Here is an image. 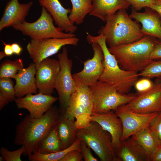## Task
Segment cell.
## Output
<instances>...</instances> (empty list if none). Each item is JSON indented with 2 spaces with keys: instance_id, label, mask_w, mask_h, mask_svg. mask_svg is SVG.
Returning <instances> with one entry per match:
<instances>
[{
  "instance_id": "obj_1",
  "label": "cell",
  "mask_w": 161,
  "mask_h": 161,
  "mask_svg": "<svg viewBox=\"0 0 161 161\" xmlns=\"http://www.w3.org/2000/svg\"><path fill=\"white\" fill-rule=\"evenodd\" d=\"M60 113L55 106H52L41 117H32L26 115L16 127L14 144L23 146V155L30 157L38 145L57 124Z\"/></svg>"
},
{
  "instance_id": "obj_2",
  "label": "cell",
  "mask_w": 161,
  "mask_h": 161,
  "mask_svg": "<svg viewBox=\"0 0 161 161\" xmlns=\"http://www.w3.org/2000/svg\"><path fill=\"white\" fill-rule=\"evenodd\" d=\"M86 40L90 44H98L104 57V69L99 80L115 87L120 93L128 94L138 80V72L126 71L120 68L114 56L106 45V38L102 34L94 36L86 33Z\"/></svg>"
},
{
  "instance_id": "obj_3",
  "label": "cell",
  "mask_w": 161,
  "mask_h": 161,
  "mask_svg": "<svg viewBox=\"0 0 161 161\" xmlns=\"http://www.w3.org/2000/svg\"><path fill=\"white\" fill-rule=\"evenodd\" d=\"M155 38L145 35L134 42L109 47V49L122 69L141 72L153 61L150 55Z\"/></svg>"
},
{
  "instance_id": "obj_4",
  "label": "cell",
  "mask_w": 161,
  "mask_h": 161,
  "mask_svg": "<svg viewBox=\"0 0 161 161\" xmlns=\"http://www.w3.org/2000/svg\"><path fill=\"white\" fill-rule=\"evenodd\" d=\"M106 22L98 33L105 37L110 47L134 42L145 36L138 22L130 17L125 9L118 10Z\"/></svg>"
},
{
  "instance_id": "obj_5",
  "label": "cell",
  "mask_w": 161,
  "mask_h": 161,
  "mask_svg": "<svg viewBox=\"0 0 161 161\" xmlns=\"http://www.w3.org/2000/svg\"><path fill=\"white\" fill-rule=\"evenodd\" d=\"M77 138L92 149L102 161H120L112 145L110 134L96 122L78 129Z\"/></svg>"
},
{
  "instance_id": "obj_6",
  "label": "cell",
  "mask_w": 161,
  "mask_h": 161,
  "mask_svg": "<svg viewBox=\"0 0 161 161\" xmlns=\"http://www.w3.org/2000/svg\"><path fill=\"white\" fill-rule=\"evenodd\" d=\"M94 104L89 87L77 85L72 94L63 114L71 119H75L78 129L89 125L93 112Z\"/></svg>"
},
{
  "instance_id": "obj_7",
  "label": "cell",
  "mask_w": 161,
  "mask_h": 161,
  "mask_svg": "<svg viewBox=\"0 0 161 161\" xmlns=\"http://www.w3.org/2000/svg\"><path fill=\"white\" fill-rule=\"evenodd\" d=\"M89 88L93 101V113L114 110L119 106L129 103L137 96L134 93H120L113 86L99 80Z\"/></svg>"
},
{
  "instance_id": "obj_8",
  "label": "cell",
  "mask_w": 161,
  "mask_h": 161,
  "mask_svg": "<svg viewBox=\"0 0 161 161\" xmlns=\"http://www.w3.org/2000/svg\"><path fill=\"white\" fill-rule=\"evenodd\" d=\"M53 21L50 14L44 7H42L41 16L36 21L30 23L25 21L12 27L30 37L31 39L64 38L76 36L74 33L64 32L60 28L55 27Z\"/></svg>"
},
{
  "instance_id": "obj_9",
  "label": "cell",
  "mask_w": 161,
  "mask_h": 161,
  "mask_svg": "<svg viewBox=\"0 0 161 161\" xmlns=\"http://www.w3.org/2000/svg\"><path fill=\"white\" fill-rule=\"evenodd\" d=\"M114 111L122 124L121 141L138 134L150 126L159 113L141 114L135 112L126 104L119 106Z\"/></svg>"
},
{
  "instance_id": "obj_10",
  "label": "cell",
  "mask_w": 161,
  "mask_h": 161,
  "mask_svg": "<svg viewBox=\"0 0 161 161\" xmlns=\"http://www.w3.org/2000/svg\"><path fill=\"white\" fill-rule=\"evenodd\" d=\"M60 69L57 78L55 89L63 110L68 106L70 97L77 85L72 75V60L69 58L68 50L65 46L61 53L58 55Z\"/></svg>"
},
{
  "instance_id": "obj_11",
  "label": "cell",
  "mask_w": 161,
  "mask_h": 161,
  "mask_svg": "<svg viewBox=\"0 0 161 161\" xmlns=\"http://www.w3.org/2000/svg\"><path fill=\"white\" fill-rule=\"evenodd\" d=\"M79 41V39L76 36L64 38L31 39L27 44L26 49L33 63L37 64L57 53L62 47L67 45L76 46Z\"/></svg>"
},
{
  "instance_id": "obj_12",
  "label": "cell",
  "mask_w": 161,
  "mask_h": 161,
  "mask_svg": "<svg viewBox=\"0 0 161 161\" xmlns=\"http://www.w3.org/2000/svg\"><path fill=\"white\" fill-rule=\"evenodd\" d=\"M93 57L83 62V68L72 75L77 85L90 86L99 80L104 69V57L101 48L97 43L91 44Z\"/></svg>"
},
{
  "instance_id": "obj_13",
  "label": "cell",
  "mask_w": 161,
  "mask_h": 161,
  "mask_svg": "<svg viewBox=\"0 0 161 161\" xmlns=\"http://www.w3.org/2000/svg\"><path fill=\"white\" fill-rule=\"evenodd\" d=\"M35 64L38 92L52 95L55 89L57 78L60 69L59 60L47 58Z\"/></svg>"
},
{
  "instance_id": "obj_14",
  "label": "cell",
  "mask_w": 161,
  "mask_h": 161,
  "mask_svg": "<svg viewBox=\"0 0 161 161\" xmlns=\"http://www.w3.org/2000/svg\"><path fill=\"white\" fill-rule=\"evenodd\" d=\"M134 112L147 114L161 112V81L156 79L148 90L138 93L132 101L126 104Z\"/></svg>"
},
{
  "instance_id": "obj_15",
  "label": "cell",
  "mask_w": 161,
  "mask_h": 161,
  "mask_svg": "<svg viewBox=\"0 0 161 161\" xmlns=\"http://www.w3.org/2000/svg\"><path fill=\"white\" fill-rule=\"evenodd\" d=\"M58 99V97L38 92L16 98L14 101L18 109L27 110L32 117L37 118L41 117L51 109Z\"/></svg>"
},
{
  "instance_id": "obj_16",
  "label": "cell",
  "mask_w": 161,
  "mask_h": 161,
  "mask_svg": "<svg viewBox=\"0 0 161 161\" xmlns=\"http://www.w3.org/2000/svg\"><path fill=\"white\" fill-rule=\"evenodd\" d=\"M91 121L96 122L111 135L113 148L118 150L121 143L123 133L121 120L113 110L102 113H93L91 116Z\"/></svg>"
},
{
  "instance_id": "obj_17",
  "label": "cell",
  "mask_w": 161,
  "mask_h": 161,
  "mask_svg": "<svg viewBox=\"0 0 161 161\" xmlns=\"http://www.w3.org/2000/svg\"><path fill=\"white\" fill-rule=\"evenodd\" d=\"M40 4L50 14L55 24L66 33H74L78 29L69 19L71 9L65 8L58 0H38Z\"/></svg>"
},
{
  "instance_id": "obj_18",
  "label": "cell",
  "mask_w": 161,
  "mask_h": 161,
  "mask_svg": "<svg viewBox=\"0 0 161 161\" xmlns=\"http://www.w3.org/2000/svg\"><path fill=\"white\" fill-rule=\"evenodd\" d=\"M144 12H140L132 8L129 15L131 18L140 23L143 33L161 40V19L158 14L149 7L145 8Z\"/></svg>"
},
{
  "instance_id": "obj_19",
  "label": "cell",
  "mask_w": 161,
  "mask_h": 161,
  "mask_svg": "<svg viewBox=\"0 0 161 161\" xmlns=\"http://www.w3.org/2000/svg\"><path fill=\"white\" fill-rule=\"evenodd\" d=\"M33 2L21 4L18 0H10L7 3L0 21V31L24 21Z\"/></svg>"
},
{
  "instance_id": "obj_20",
  "label": "cell",
  "mask_w": 161,
  "mask_h": 161,
  "mask_svg": "<svg viewBox=\"0 0 161 161\" xmlns=\"http://www.w3.org/2000/svg\"><path fill=\"white\" fill-rule=\"evenodd\" d=\"M36 72L35 64L34 63H30L27 67L18 72L14 79L16 98L22 97L29 94H37Z\"/></svg>"
},
{
  "instance_id": "obj_21",
  "label": "cell",
  "mask_w": 161,
  "mask_h": 161,
  "mask_svg": "<svg viewBox=\"0 0 161 161\" xmlns=\"http://www.w3.org/2000/svg\"><path fill=\"white\" fill-rule=\"evenodd\" d=\"M118 151L120 161H151L150 155L131 137L121 141Z\"/></svg>"
},
{
  "instance_id": "obj_22",
  "label": "cell",
  "mask_w": 161,
  "mask_h": 161,
  "mask_svg": "<svg viewBox=\"0 0 161 161\" xmlns=\"http://www.w3.org/2000/svg\"><path fill=\"white\" fill-rule=\"evenodd\" d=\"M130 4L125 0H93L90 16L106 21L110 16L121 9H128Z\"/></svg>"
},
{
  "instance_id": "obj_23",
  "label": "cell",
  "mask_w": 161,
  "mask_h": 161,
  "mask_svg": "<svg viewBox=\"0 0 161 161\" xmlns=\"http://www.w3.org/2000/svg\"><path fill=\"white\" fill-rule=\"evenodd\" d=\"M58 136L62 149L66 148L72 145L77 138L78 129L75 119L60 114L56 125Z\"/></svg>"
},
{
  "instance_id": "obj_24",
  "label": "cell",
  "mask_w": 161,
  "mask_h": 161,
  "mask_svg": "<svg viewBox=\"0 0 161 161\" xmlns=\"http://www.w3.org/2000/svg\"><path fill=\"white\" fill-rule=\"evenodd\" d=\"M131 137L144 148L151 157L161 146L157 135L150 126Z\"/></svg>"
},
{
  "instance_id": "obj_25",
  "label": "cell",
  "mask_w": 161,
  "mask_h": 161,
  "mask_svg": "<svg viewBox=\"0 0 161 161\" xmlns=\"http://www.w3.org/2000/svg\"><path fill=\"white\" fill-rule=\"evenodd\" d=\"M62 150L56 125L39 143L35 152L48 154Z\"/></svg>"
},
{
  "instance_id": "obj_26",
  "label": "cell",
  "mask_w": 161,
  "mask_h": 161,
  "mask_svg": "<svg viewBox=\"0 0 161 161\" xmlns=\"http://www.w3.org/2000/svg\"><path fill=\"white\" fill-rule=\"evenodd\" d=\"M72 5L69 17L77 24H82L86 16L90 12L93 0H70Z\"/></svg>"
},
{
  "instance_id": "obj_27",
  "label": "cell",
  "mask_w": 161,
  "mask_h": 161,
  "mask_svg": "<svg viewBox=\"0 0 161 161\" xmlns=\"http://www.w3.org/2000/svg\"><path fill=\"white\" fill-rule=\"evenodd\" d=\"M80 141L77 138L73 143L66 148L48 154H43L35 152L28 158V159L31 161H60L69 151L74 150L80 151Z\"/></svg>"
},
{
  "instance_id": "obj_28",
  "label": "cell",
  "mask_w": 161,
  "mask_h": 161,
  "mask_svg": "<svg viewBox=\"0 0 161 161\" xmlns=\"http://www.w3.org/2000/svg\"><path fill=\"white\" fill-rule=\"evenodd\" d=\"M24 68L23 62L21 58L14 61L6 60L0 65V78L15 79L18 72Z\"/></svg>"
},
{
  "instance_id": "obj_29",
  "label": "cell",
  "mask_w": 161,
  "mask_h": 161,
  "mask_svg": "<svg viewBox=\"0 0 161 161\" xmlns=\"http://www.w3.org/2000/svg\"><path fill=\"white\" fill-rule=\"evenodd\" d=\"M139 76H142L148 79L156 78L161 81V61L153 60L143 71L138 73Z\"/></svg>"
},
{
  "instance_id": "obj_30",
  "label": "cell",
  "mask_w": 161,
  "mask_h": 161,
  "mask_svg": "<svg viewBox=\"0 0 161 161\" xmlns=\"http://www.w3.org/2000/svg\"><path fill=\"white\" fill-rule=\"evenodd\" d=\"M0 94L10 102L14 101L16 98L13 82L10 78H0Z\"/></svg>"
},
{
  "instance_id": "obj_31",
  "label": "cell",
  "mask_w": 161,
  "mask_h": 161,
  "mask_svg": "<svg viewBox=\"0 0 161 161\" xmlns=\"http://www.w3.org/2000/svg\"><path fill=\"white\" fill-rule=\"evenodd\" d=\"M24 151L23 146L13 151H10L7 148L2 147L0 149V153L6 161H21V156Z\"/></svg>"
},
{
  "instance_id": "obj_32",
  "label": "cell",
  "mask_w": 161,
  "mask_h": 161,
  "mask_svg": "<svg viewBox=\"0 0 161 161\" xmlns=\"http://www.w3.org/2000/svg\"><path fill=\"white\" fill-rule=\"evenodd\" d=\"M125 0L131 6L132 8L137 11L143 8H150L154 2V0Z\"/></svg>"
},
{
  "instance_id": "obj_33",
  "label": "cell",
  "mask_w": 161,
  "mask_h": 161,
  "mask_svg": "<svg viewBox=\"0 0 161 161\" xmlns=\"http://www.w3.org/2000/svg\"><path fill=\"white\" fill-rule=\"evenodd\" d=\"M154 82L150 79L145 78L138 80L135 83L134 86L138 93L146 91L150 89L153 86Z\"/></svg>"
},
{
  "instance_id": "obj_34",
  "label": "cell",
  "mask_w": 161,
  "mask_h": 161,
  "mask_svg": "<svg viewBox=\"0 0 161 161\" xmlns=\"http://www.w3.org/2000/svg\"><path fill=\"white\" fill-rule=\"evenodd\" d=\"M90 148L89 147L84 143L81 142L80 150L84 161H98V159L95 157L92 154Z\"/></svg>"
},
{
  "instance_id": "obj_35",
  "label": "cell",
  "mask_w": 161,
  "mask_h": 161,
  "mask_svg": "<svg viewBox=\"0 0 161 161\" xmlns=\"http://www.w3.org/2000/svg\"><path fill=\"white\" fill-rule=\"evenodd\" d=\"M83 159L81 151L74 150L68 152L60 161H81Z\"/></svg>"
},
{
  "instance_id": "obj_36",
  "label": "cell",
  "mask_w": 161,
  "mask_h": 161,
  "mask_svg": "<svg viewBox=\"0 0 161 161\" xmlns=\"http://www.w3.org/2000/svg\"><path fill=\"white\" fill-rule=\"evenodd\" d=\"M150 126L157 135L161 144V112L158 113Z\"/></svg>"
},
{
  "instance_id": "obj_37",
  "label": "cell",
  "mask_w": 161,
  "mask_h": 161,
  "mask_svg": "<svg viewBox=\"0 0 161 161\" xmlns=\"http://www.w3.org/2000/svg\"><path fill=\"white\" fill-rule=\"evenodd\" d=\"M151 59L154 60L161 59V40L156 38L154 48L150 55Z\"/></svg>"
},
{
  "instance_id": "obj_38",
  "label": "cell",
  "mask_w": 161,
  "mask_h": 161,
  "mask_svg": "<svg viewBox=\"0 0 161 161\" xmlns=\"http://www.w3.org/2000/svg\"><path fill=\"white\" fill-rule=\"evenodd\" d=\"M150 8L158 14L161 19V0H154L153 4Z\"/></svg>"
},
{
  "instance_id": "obj_39",
  "label": "cell",
  "mask_w": 161,
  "mask_h": 161,
  "mask_svg": "<svg viewBox=\"0 0 161 161\" xmlns=\"http://www.w3.org/2000/svg\"><path fill=\"white\" fill-rule=\"evenodd\" d=\"M4 46V52L7 56H10L14 54L11 44H7L2 41Z\"/></svg>"
},
{
  "instance_id": "obj_40",
  "label": "cell",
  "mask_w": 161,
  "mask_h": 161,
  "mask_svg": "<svg viewBox=\"0 0 161 161\" xmlns=\"http://www.w3.org/2000/svg\"><path fill=\"white\" fill-rule=\"evenodd\" d=\"M14 54L19 55L23 50L22 48L17 43H13L11 44Z\"/></svg>"
},
{
  "instance_id": "obj_41",
  "label": "cell",
  "mask_w": 161,
  "mask_h": 161,
  "mask_svg": "<svg viewBox=\"0 0 161 161\" xmlns=\"http://www.w3.org/2000/svg\"><path fill=\"white\" fill-rule=\"evenodd\" d=\"M151 161H161V146L151 157Z\"/></svg>"
},
{
  "instance_id": "obj_42",
  "label": "cell",
  "mask_w": 161,
  "mask_h": 161,
  "mask_svg": "<svg viewBox=\"0 0 161 161\" xmlns=\"http://www.w3.org/2000/svg\"><path fill=\"white\" fill-rule=\"evenodd\" d=\"M9 102L6 98L0 94V110H1Z\"/></svg>"
},
{
  "instance_id": "obj_43",
  "label": "cell",
  "mask_w": 161,
  "mask_h": 161,
  "mask_svg": "<svg viewBox=\"0 0 161 161\" xmlns=\"http://www.w3.org/2000/svg\"><path fill=\"white\" fill-rule=\"evenodd\" d=\"M7 57L4 51H1L0 52V59H2L3 58Z\"/></svg>"
},
{
  "instance_id": "obj_44",
  "label": "cell",
  "mask_w": 161,
  "mask_h": 161,
  "mask_svg": "<svg viewBox=\"0 0 161 161\" xmlns=\"http://www.w3.org/2000/svg\"><path fill=\"white\" fill-rule=\"evenodd\" d=\"M5 160L4 158L1 156V157H0V161H3Z\"/></svg>"
}]
</instances>
